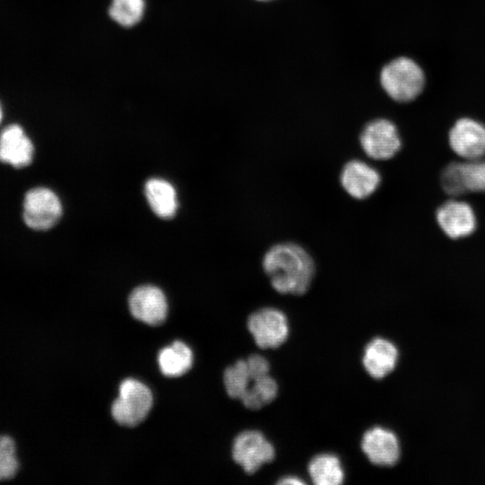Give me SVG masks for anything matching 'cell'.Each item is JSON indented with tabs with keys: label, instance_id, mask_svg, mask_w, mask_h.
Listing matches in <instances>:
<instances>
[{
	"label": "cell",
	"instance_id": "cell-14",
	"mask_svg": "<svg viewBox=\"0 0 485 485\" xmlns=\"http://www.w3.org/2000/svg\"><path fill=\"white\" fill-rule=\"evenodd\" d=\"M361 448L368 460L379 466H392L400 457L396 435L382 427H374L364 433Z\"/></svg>",
	"mask_w": 485,
	"mask_h": 485
},
{
	"label": "cell",
	"instance_id": "cell-9",
	"mask_svg": "<svg viewBox=\"0 0 485 485\" xmlns=\"http://www.w3.org/2000/svg\"><path fill=\"white\" fill-rule=\"evenodd\" d=\"M449 145L463 161L485 156V126L471 118L458 119L449 131Z\"/></svg>",
	"mask_w": 485,
	"mask_h": 485
},
{
	"label": "cell",
	"instance_id": "cell-20",
	"mask_svg": "<svg viewBox=\"0 0 485 485\" xmlns=\"http://www.w3.org/2000/svg\"><path fill=\"white\" fill-rule=\"evenodd\" d=\"M254 378L248 368L246 359L236 361L224 373V384L227 394L233 399L241 400Z\"/></svg>",
	"mask_w": 485,
	"mask_h": 485
},
{
	"label": "cell",
	"instance_id": "cell-26",
	"mask_svg": "<svg viewBox=\"0 0 485 485\" xmlns=\"http://www.w3.org/2000/svg\"><path fill=\"white\" fill-rule=\"evenodd\" d=\"M260 1H263V0H260Z\"/></svg>",
	"mask_w": 485,
	"mask_h": 485
},
{
	"label": "cell",
	"instance_id": "cell-2",
	"mask_svg": "<svg viewBox=\"0 0 485 485\" xmlns=\"http://www.w3.org/2000/svg\"><path fill=\"white\" fill-rule=\"evenodd\" d=\"M380 83L384 92L398 102L415 100L425 85L422 68L414 60L401 57L385 65L380 73Z\"/></svg>",
	"mask_w": 485,
	"mask_h": 485
},
{
	"label": "cell",
	"instance_id": "cell-5",
	"mask_svg": "<svg viewBox=\"0 0 485 485\" xmlns=\"http://www.w3.org/2000/svg\"><path fill=\"white\" fill-rule=\"evenodd\" d=\"M359 143L366 156L376 161L392 158L401 147L397 127L387 119L368 122L360 133Z\"/></svg>",
	"mask_w": 485,
	"mask_h": 485
},
{
	"label": "cell",
	"instance_id": "cell-17",
	"mask_svg": "<svg viewBox=\"0 0 485 485\" xmlns=\"http://www.w3.org/2000/svg\"><path fill=\"white\" fill-rule=\"evenodd\" d=\"M192 360L190 348L181 341H174L158 355L161 372L170 377L181 376L188 372L191 368Z\"/></svg>",
	"mask_w": 485,
	"mask_h": 485
},
{
	"label": "cell",
	"instance_id": "cell-15",
	"mask_svg": "<svg viewBox=\"0 0 485 485\" xmlns=\"http://www.w3.org/2000/svg\"><path fill=\"white\" fill-rule=\"evenodd\" d=\"M398 357V349L392 342L383 338H375L366 346L362 362L367 374L378 380L388 375L395 368Z\"/></svg>",
	"mask_w": 485,
	"mask_h": 485
},
{
	"label": "cell",
	"instance_id": "cell-24",
	"mask_svg": "<svg viewBox=\"0 0 485 485\" xmlns=\"http://www.w3.org/2000/svg\"><path fill=\"white\" fill-rule=\"evenodd\" d=\"M278 483L282 484V485H286V484L287 485H290V484L300 485V484H304V481L295 476H287L279 480Z\"/></svg>",
	"mask_w": 485,
	"mask_h": 485
},
{
	"label": "cell",
	"instance_id": "cell-21",
	"mask_svg": "<svg viewBox=\"0 0 485 485\" xmlns=\"http://www.w3.org/2000/svg\"><path fill=\"white\" fill-rule=\"evenodd\" d=\"M145 9V0H111L109 14L118 24L132 27L141 21Z\"/></svg>",
	"mask_w": 485,
	"mask_h": 485
},
{
	"label": "cell",
	"instance_id": "cell-6",
	"mask_svg": "<svg viewBox=\"0 0 485 485\" xmlns=\"http://www.w3.org/2000/svg\"><path fill=\"white\" fill-rule=\"evenodd\" d=\"M247 326L256 345L264 349L278 348L289 334L286 314L274 307H263L252 313Z\"/></svg>",
	"mask_w": 485,
	"mask_h": 485
},
{
	"label": "cell",
	"instance_id": "cell-1",
	"mask_svg": "<svg viewBox=\"0 0 485 485\" xmlns=\"http://www.w3.org/2000/svg\"><path fill=\"white\" fill-rule=\"evenodd\" d=\"M262 268L272 287L282 295L305 294L315 273L312 256L291 242L272 245L263 256Z\"/></svg>",
	"mask_w": 485,
	"mask_h": 485
},
{
	"label": "cell",
	"instance_id": "cell-23",
	"mask_svg": "<svg viewBox=\"0 0 485 485\" xmlns=\"http://www.w3.org/2000/svg\"><path fill=\"white\" fill-rule=\"evenodd\" d=\"M251 375L254 378H260L269 375L270 365L266 357L253 354L246 359Z\"/></svg>",
	"mask_w": 485,
	"mask_h": 485
},
{
	"label": "cell",
	"instance_id": "cell-22",
	"mask_svg": "<svg viewBox=\"0 0 485 485\" xmlns=\"http://www.w3.org/2000/svg\"><path fill=\"white\" fill-rule=\"evenodd\" d=\"M18 469L14 440L9 436H0V481L13 478Z\"/></svg>",
	"mask_w": 485,
	"mask_h": 485
},
{
	"label": "cell",
	"instance_id": "cell-3",
	"mask_svg": "<svg viewBox=\"0 0 485 485\" xmlns=\"http://www.w3.org/2000/svg\"><path fill=\"white\" fill-rule=\"evenodd\" d=\"M153 406L150 389L135 379H126L119 385V397L111 405L115 421L126 427H135L147 417Z\"/></svg>",
	"mask_w": 485,
	"mask_h": 485
},
{
	"label": "cell",
	"instance_id": "cell-16",
	"mask_svg": "<svg viewBox=\"0 0 485 485\" xmlns=\"http://www.w3.org/2000/svg\"><path fill=\"white\" fill-rule=\"evenodd\" d=\"M145 193L154 213L162 218L172 217L177 210L176 191L173 186L162 179H150L145 186Z\"/></svg>",
	"mask_w": 485,
	"mask_h": 485
},
{
	"label": "cell",
	"instance_id": "cell-18",
	"mask_svg": "<svg viewBox=\"0 0 485 485\" xmlns=\"http://www.w3.org/2000/svg\"><path fill=\"white\" fill-rule=\"evenodd\" d=\"M308 473L316 485H339L344 481V470L338 456L321 454L312 458Z\"/></svg>",
	"mask_w": 485,
	"mask_h": 485
},
{
	"label": "cell",
	"instance_id": "cell-19",
	"mask_svg": "<svg viewBox=\"0 0 485 485\" xmlns=\"http://www.w3.org/2000/svg\"><path fill=\"white\" fill-rule=\"evenodd\" d=\"M277 395L278 384L268 375L253 380L240 401L250 410H259L270 403Z\"/></svg>",
	"mask_w": 485,
	"mask_h": 485
},
{
	"label": "cell",
	"instance_id": "cell-10",
	"mask_svg": "<svg viewBox=\"0 0 485 485\" xmlns=\"http://www.w3.org/2000/svg\"><path fill=\"white\" fill-rule=\"evenodd\" d=\"M436 222L445 235L461 239L471 235L477 227V218L467 202L452 198L443 203L436 214Z\"/></svg>",
	"mask_w": 485,
	"mask_h": 485
},
{
	"label": "cell",
	"instance_id": "cell-7",
	"mask_svg": "<svg viewBox=\"0 0 485 485\" xmlns=\"http://www.w3.org/2000/svg\"><path fill=\"white\" fill-rule=\"evenodd\" d=\"M275 455L274 445L259 430L242 431L234 440L233 459L248 474L272 462Z\"/></svg>",
	"mask_w": 485,
	"mask_h": 485
},
{
	"label": "cell",
	"instance_id": "cell-4",
	"mask_svg": "<svg viewBox=\"0 0 485 485\" xmlns=\"http://www.w3.org/2000/svg\"><path fill=\"white\" fill-rule=\"evenodd\" d=\"M62 216L58 196L47 187L27 190L22 203V219L33 231H47L55 226Z\"/></svg>",
	"mask_w": 485,
	"mask_h": 485
},
{
	"label": "cell",
	"instance_id": "cell-12",
	"mask_svg": "<svg viewBox=\"0 0 485 485\" xmlns=\"http://www.w3.org/2000/svg\"><path fill=\"white\" fill-rule=\"evenodd\" d=\"M128 307L136 319L153 326L163 323L168 313L164 294L154 286L135 288L128 297Z\"/></svg>",
	"mask_w": 485,
	"mask_h": 485
},
{
	"label": "cell",
	"instance_id": "cell-8",
	"mask_svg": "<svg viewBox=\"0 0 485 485\" xmlns=\"http://www.w3.org/2000/svg\"><path fill=\"white\" fill-rule=\"evenodd\" d=\"M444 190L456 197L465 192H485V158L452 163L441 176Z\"/></svg>",
	"mask_w": 485,
	"mask_h": 485
},
{
	"label": "cell",
	"instance_id": "cell-11",
	"mask_svg": "<svg viewBox=\"0 0 485 485\" xmlns=\"http://www.w3.org/2000/svg\"><path fill=\"white\" fill-rule=\"evenodd\" d=\"M35 147L30 137L19 124H10L0 131V163L14 169L29 166Z\"/></svg>",
	"mask_w": 485,
	"mask_h": 485
},
{
	"label": "cell",
	"instance_id": "cell-13",
	"mask_svg": "<svg viewBox=\"0 0 485 485\" xmlns=\"http://www.w3.org/2000/svg\"><path fill=\"white\" fill-rule=\"evenodd\" d=\"M340 181L344 190L356 199L369 198L381 183V174L367 163L353 159L342 167Z\"/></svg>",
	"mask_w": 485,
	"mask_h": 485
},
{
	"label": "cell",
	"instance_id": "cell-25",
	"mask_svg": "<svg viewBox=\"0 0 485 485\" xmlns=\"http://www.w3.org/2000/svg\"><path fill=\"white\" fill-rule=\"evenodd\" d=\"M3 117H4V112H3V108L0 104V125L2 123V120H3Z\"/></svg>",
	"mask_w": 485,
	"mask_h": 485
}]
</instances>
